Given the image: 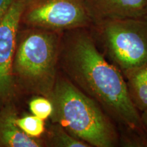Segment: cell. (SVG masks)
I'll use <instances>...</instances> for the list:
<instances>
[{
  "mask_svg": "<svg viewBox=\"0 0 147 147\" xmlns=\"http://www.w3.org/2000/svg\"><path fill=\"white\" fill-rule=\"evenodd\" d=\"M90 28L63 32L59 70L94 100L112 120L147 140L140 112L130 98L125 79L100 52Z\"/></svg>",
  "mask_w": 147,
  "mask_h": 147,
  "instance_id": "6da1fadb",
  "label": "cell"
},
{
  "mask_svg": "<svg viewBox=\"0 0 147 147\" xmlns=\"http://www.w3.org/2000/svg\"><path fill=\"white\" fill-rule=\"evenodd\" d=\"M62 35V32L20 26L12 65L16 95L49 98L59 71Z\"/></svg>",
  "mask_w": 147,
  "mask_h": 147,
  "instance_id": "7a4b0ae2",
  "label": "cell"
},
{
  "mask_svg": "<svg viewBox=\"0 0 147 147\" xmlns=\"http://www.w3.org/2000/svg\"><path fill=\"white\" fill-rule=\"evenodd\" d=\"M51 122L90 146L113 147L119 135L112 119L94 100L75 86L60 70L49 97Z\"/></svg>",
  "mask_w": 147,
  "mask_h": 147,
  "instance_id": "3957f363",
  "label": "cell"
},
{
  "mask_svg": "<svg viewBox=\"0 0 147 147\" xmlns=\"http://www.w3.org/2000/svg\"><path fill=\"white\" fill-rule=\"evenodd\" d=\"M90 29L103 55L124 78L147 63V16L106 20Z\"/></svg>",
  "mask_w": 147,
  "mask_h": 147,
  "instance_id": "277c9868",
  "label": "cell"
},
{
  "mask_svg": "<svg viewBox=\"0 0 147 147\" xmlns=\"http://www.w3.org/2000/svg\"><path fill=\"white\" fill-rule=\"evenodd\" d=\"M93 25L84 0H25L21 18L24 27L63 32Z\"/></svg>",
  "mask_w": 147,
  "mask_h": 147,
  "instance_id": "5b68a950",
  "label": "cell"
},
{
  "mask_svg": "<svg viewBox=\"0 0 147 147\" xmlns=\"http://www.w3.org/2000/svg\"><path fill=\"white\" fill-rule=\"evenodd\" d=\"M25 0H15L0 21V105L13 102L16 93L12 65Z\"/></svg>",
  "mask_w": 147,
  "mask_h": 147,
  "instance_id": "8992f818",
  "label": "cell"
},
{
  "mask_svg": "<svg viewBox=\"0 0 147 147\" xmlns=\"http://www.w3.org/2000/svg\"><path fill=\"white\" fill-rule=\"evenodd\" d=\"M93 24L147 16V0H84Z\"/></svg>",
  "mask_w": 147,
  "mask_h": 147,
  "instance_id": "52a82bcc",
  "label": "cell"
},
{
  "mask_svg": "<svg viewBox=\"0 0 147 147\" xmlns=\"http://www.w3.org/2000/svg\"><path fill=\"white\" fill-rule=\"evenodd\" d=\"M17 110L13 102L1 106L0 109V147L45 146L42 138L25 134L16 124Z\"/></svg>",
  "mask_w": 147,
  "mask_h": 147,
  "instance_id": "ba28073f",
  "label": "cell"
},
{
  "mask_svg": "<svg viewBox=\"0 0 147 147\" xmlns=\"http://www.w3.org/2000/svg\"><path fill=\"white\" fill-rule=\"evenodd\" d=\"M130 98L138 111L147 108V63L125 78Z\"/></svg>",
  "mask_w": 147,
  "mask_h": 147,
  "instance_id": "9c48e42d",
  "label": "cell"
},
{
  "mask_svg": "<svg viewBox=\"0 0 147 147\" xmlns=\"http://www.w3.org/2000/svg\"><path fill=\"white\" fill-rule=\"evenodd\" d=\"M43 141L45 146L91 147L87 143L69 134L59 125L53 123L48 127L46 138Z\"/></svg>",
  "mask_w": 147,
  "mask_h": 147,
  "instance_id": "30bf717a",
  "label": "cell"
},
{
  "mask_svg": "<svg viewBox=\"0 0 147 147\" xmlns=\"http://www.w3.org/2000/svg\"><path fill=\"white\" fill-rule=\"evenodd\" d=\"M16 124L25 134L34 138H41L46 131L45 121L34 115L16 119Z\"/></svg>",
  "mask_w": 147,
  "mask_h": 147,
  "instance_id": "8fae6325",
  "label": "cell"
},
{
  "mask_svg": "<svg viewBox=\"0 0 147 147\" xmlns=\"http://www.w3.org/2000/svg\"><path fill=\"white\" fill-rule=\"evenodd\" d=\"M31 113L38 118L47 120L53 113V104L48 97L36 96L29 103Z\"/></svg>",
  "mask_w": 147,
  "mask_h": 147,
  "instance_id": "7c38bea8",
  "label": "cell"
},
{
  "mask_svg": "<svg viewBox=\"0 0 147 147\" xmlns=\"http://www.w3.org/2000/svg\"><path fill=\"white\" fill-rule=\"evenodd\" d=\"M15 0H0V21L8 12Z\"/></svg>",
  "mask_w": 147,
  "mask_h": 147,
  "instance_id": "4fadbf2b",
  "label": "cell"
},
{
  "mask_svg": "<svg viewBox=\"0 0 147 147\" xmlns=\"http://www.w3.org/2000/svg\"><path fill=\"white\" fill-rule=\"evenodd\" d=\"M140 118L143 129H144L145 135H146L147 139V108L142 111V114L140 115Z\"/></svg>",
  "mask_w": 147,
  "mask_h": 147,
  "instance_id": "5bb4252c",
  "label": "cell"
}]
</instances>
